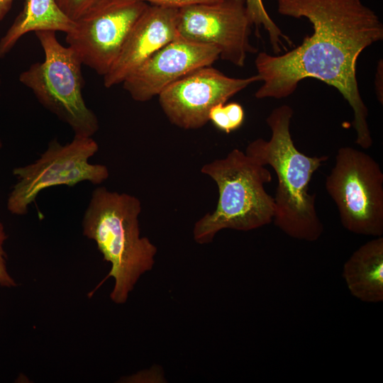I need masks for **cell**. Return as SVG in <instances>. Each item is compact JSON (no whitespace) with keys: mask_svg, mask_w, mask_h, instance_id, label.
<instances>
[{"mask_svg":"<svg viewBox=\"0 0 383 383\" xmlns=\"http://www.w3.org/2000/svg\"><path fill=\"white\" fill-rule=\"evenodd\" d=\"M275 1L279 14L306 18L313 31L284 54H257L255 65L262 84L255 96L280 99L292 95L301 80L318 79L348 101L354 114L355 143L370 148L368 109L359 91L356 67L360 53L383 38L379 18L361 0Z\"/></svg>","mask_w":383,"mask_h":383,"instance_id":"obj_1","label":"cell"},{"mask_svg":"<svg viewBox=\"0 0 383 383\" xmlns=\"http://www.w3.org/2000/svg\"><path fill=\"white\" fill-rule=\"evenodd\" d=\"M293 114L288 105L273 109L266 119L270 138L252 141L245 152L260 165L272 167L276 174L274 225L292 238L313 242L322 235L323 225L316 209L315 194L309 193V187L328 157L309 156L296 148L290 133Z\"/></svg>","mask_w":383,"mask_h":383,"instance_id":"obj_2","label":"cell"},{"mask_svg":"<svg viewBox=\"0 0 383 383\" xmlns=\"http://www.w3.org/2000/svg\"><path fill=\"white\" fill-rule=\"evenodd\" d=\"M140 200L126 193L96 187L82 218V233L96 242L104 260L111 263L114 279L111 299L125 303L138 280L151 270L157 249L147 237H140Z\"/></svg>","mask_w":383,"mask_h":383,"instance_id":"obj_3","label":"cell"},{"mask_svg":"<svg viewBox=\"0 0 383 383\" xmlns=\"http://www.w3.org/2000/svg\"><path fill=\"white\" fill-rule=\"evenodd\" d=\"M201 172L216 183L219 196L216 209L194 224L197 243H211L223 229L249 231L273 221L274 199L264 187L272 174L245 152L233 149L226 157L204 165Z\"/></svg>","mask_w":383,"mask_h":383,"instance_id":"obj_4","label":"cell"},{"mask_svg":"<svg viewBox=\"0 0 383 383\" xmlns=\"http://www.w3.org/2000/svg\"><path fill=\"white\" fill-rule=\"evenodd\" d=\"M35 35L43 50L44 60L22 72L19 81L33 91L42 106L67 123L74 135L91 137L99 124L82 96V62L71 48L58 41L56 32L38 31Z\"/></svg>","mask_w":383,"mask_h":383,"instance_id":"obj_5","label":"cell"},{"mask_svg":"<svg viewBox=\"0 0 383 383\" xmlns=\"http://www.w3.org/2000/svg\"><path fill=\"white\" fill-rule=\"evenodd\" d=\"M326 189L346 230L382 236L383 172L374 159L352 147L339 148Z\"/></svg>","mask_w":383,"mask_h":383,"instance_id":"obj_6","label":"cell"},{"mask_svg":"<svg viewBox=\"0 0 383 383\" xmlns=\"http://www.w3.org/2000/svg\"><path fill=\"white\" fill-rule=\"evenodd\" d=\"M99 150L91 137L74 135L65 145L52 139L48 148L34 162L13 170L18 182L7 201V209L13 214L23 216L45 189L55 186L74 187L82 182L99 184L107 179L106 166L91 164L89 160Z\"/></svg>","mask_w":383,"mask_h":383,"instance_id":"obj_7","label":"cell"},{"mask_svg":"<svg viewBox=\"0 0 383 383\" xmlns=\"http://www.w3.org/2000/svg\"><path fill=\"white\" fill-rule=\"evenodd\" d=\"M139 0H101L75 21L66 41L83 65L103 77L119 56L134 25L148 7Z\"/></svg>","mask_w":383,"mask_h":383,"instance_id":"obj_8","label":"cell"},{"mask_svg":"<svg viewBox=\"0 0 383 383\" xmlns=\"http://www.w3.org/2000/svg\"><path fill=\"white\" fill-rule=\"evenodd\" d=\"M252 24L245 0H221L178 8V37L196 43L212 45L219 57L243 67L248 53L257 49L250 44Z\"/></svg>","mask_w":383,"mask_h":383,"instance_id":"obj_9","label":"cell"},{"mask_svg":"<svg viewBox=\"0 0 383 383\" xmlns=\"http://www.w3.org/2000/svg\"><path fill=\"white\" fill-rule=\"evenodd\" d=\"M257 74L247 78L225 75L211 66L187 74L165 88L159 95L160 105L174 125L184 129H198L209 121L210 110L225 104L250 84L259 82Z\"/></svg>","mask_w":383,"mask_h":383,"instance_id":"obj_10","label":"cell"},{"mask_svg":"<svg viewBox=\"0 0 383 383\" xmlns=\"http://www.w3.org/2000/svg\"><path fill=\"white\" fill-rule=\"evenodd\" d=\"M219 55L214 46L177 37L128 75L122 82L123 89L136 101H149L192 71L211 66Z\"/></svg>","mask_w":383,"mask_h":383,"instance_id":"obj_11","label":"cell"},{"mask_svg":"<svg viewBox=\"0 0 383 383\" xmlns=\"http://www.w3.org/2000/svg\"><path fill=\"white\" fill-rule=\"evenodd\" d=\"M177 11L178 8L148 4L117 60L104 76L106 88L121 84L152 54L178 37Z\"/></svg>","mask_w":383,"mask_h":383,"instance_id":"obj_12","label":"cell"},{"mask_svg":"<svg viewBox=\"0 0 383 383\" xmlns=\"http://www.w3.org/2000/svg\"><path fill=\"white\" fill-rule=\"evenodd\" d=\"M343 277L350 294L361 301H383V237L358 248L343 265Z\"/></svg>","mask_w":383,"mask_h":383,"instance_id":"obj_13","label":"cell"},{"mask_svg":"<svg viewBox=\"0 0 383 383\" xmlns=\"http://www.w3.org/2000/svg\"><path fill=\"white\" fill-rule=\"evenodd\" d=\"M75 21L59 7L56 0H24L21 11L0 39V58L4 57L18 40L29 32L71 31Z\"/></svg>","mask_w":383,"mask_h":383,"instance_id":"obj_14","label":"cell"},{"mask_svg":"<svg viewBox=\"0 0 383 383\" xmlns=\"http://www.w3.org/2000/svg\"><path fill=\"white\" fill-rule=\"evenodd\" d=\"M248 16L252 25L262 26L268 33L272 49L274 54L282 52L284 46L282 40L292 44L290 39L270 18L263 4L262 0H245Z\"/></svg>","mask_w":383,"mask_h":383,"instance_id":"obj_15","label":"cell"},{"mask_svg":"<svg viewBox=\"0 0 383 383\" xmlns=\"http://www.w3.org/2000/svg\"><path fill=\"white\" fill-rule=\"evenodd\" d=\"M245 113L243 106L236 102L219 104L209 111V120L219 130L229 133L243 123Z\"/></svg>","mask_w":383,"mask_h":383,"instance_id":"obj_16","label":"cell"},{"mask_svg":"<svg viewBox=\"0 0 383 383\" xmlns=\"http://www.w3.org/2000/svg\"><path fill=\"white\" fill-rule=\"evenodd\" d=\"M101 0H56L60 9L75 21Z\"/></svg>","mask_w":383,"mask_h":383,"instance_id":"obj_17","label":"cell"},{"mask_svg":"<svg viewBox=\"0 0 383 383\" xmlns=\"http://www.w3.org/2000/svg\"><path fill=\"white\" fill-rule=\"evenodd\" d=\"M7 239L4 225L0 222V287H13L16 282L9 274L6 267V254L3 245Z\"/></svg>","mask_w":383,"mask_h":383,"instance_id":"obj_18","label":"cell"},{"mask_svg":"<svg viewBox=\"0 0 383 383\" xmlns=\"http://www.w3.org/2000/svg\"><path fill=\"white\" fill-rule=\"evenodd\" d=\"M152 5L180 8L196 4H212L221 0H139Z\"/></svg>","mask_w":383,"mask_h":383,"instance_id":"obj_19","label":"cell"},{"mask_svg":"<svg viewBox=\"0 0 383 383\" xmlns=\"http://www.w3.org/2000/svg\"><path fill=\"white\" fill-rule=\"evenodd\" d=\"M13 0H0V21L11 9Z\"/></svg>","mask_w":383,"mask_h":383,"instance_id":"obj_20","label":"cell"},{"mask_svg":"<svg viewBox=\"0 0 383 383\" xmlns=\"http://www.w3.org/2000/svg\"><path fill=\"white\" fill-rule=\"evenodd\" d=\"M1 79H0V87H1ZM2 145H2V142H1V139H0V148H2Z\"/></svg>","mask_w":383,"mask_h":383,"instance_id":"obj_21","label":"cell"}]
</instances>
